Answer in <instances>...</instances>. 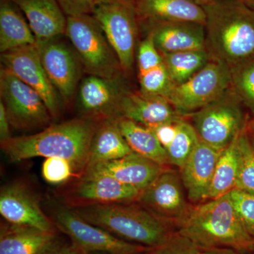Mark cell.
Wrapping results in <instances>:
<instances>
[{
    "instance_id": "6da1fadb",
    "label": "cell",
    "mask_w": 254,
    "mask_h": 254,
    "mask_svg": "<svg viewBox=\"0 0 254 254\" xmlns=\"http://www.w3.org/2000/svg\"><path fill=\"white\" fill-rule=\"evenodd\" d=\"M100 121L86 117L68 120L29 136H12L1 142V148L12 162L38 157L66 159L81 177L88 165L92 139Z\"/></svg>"
},
{
    "instance_id": "7a4b0ae2",
    "label": "cell",
    "mask_w": 254,
    "mask_h": 254,
    "mask_svg": "<svg viewBox=\"0 0 254 254\" xmlns=\"http://www.w3.org/2000/svg\"><path fill=\"white\" fill-rule=\"evenodd\" d=\"M205 14V50L230 67L254 57V11L242 0H213Z\"/></svg>"
},
{
    "instance_id": "3957f363",
    "label": "cell",
    "mask_w": 254,
    "mask_h": 254,
    "mask_svg": "<svg viewBox=\"0 0 254 254\" xmlns=\"http://www.w3.org/2000/svg\"><path fill=\"white\" fill-rule=\"evenodd\" d=\"M176 232L190 239L199 250L230 248L247 254L254 245V237L245 228L230 193L193 205Z\"/></svg>"
},
{
    "instance_id": "277c9868",
    "label": "cell",
    "mask_w": 254,
    "mask_h": 254,
    "mask_svg": "<svg viewBox=\"0 0 254 254\" xmlns=\"http://www.w3.org/2000/svg\"><path fill=\"white\" fill-rule=\"evenodd\" d=\"M82 218L112 235L150 250L161 247L176 232L137 202L71 208Z\"/></svg>"
},
{
    "instance_id": "5b68a950",
    "label": "cell",
    "mask_w": 254,
    "mask_h": 254,
    "mask_svg": "<svg viewBox=\"0 0 254 254\" xmlns=\"http://www.w3.org/2000/svg\"><path fill=\"white\" fill-rule=\"evenodd\" d=\"M246 108L230 88L218 100L187 116L200 141L222 151L245 130Z\"/></svg>"
},
{
    "instance_id": "8992f818",
    "label": "cell",
    "mask_w": 254,
    "mask_h": 254,
    "mask_svg": "<svg viewBox=\"0 0 254 254\" xmlns=\"http://www.w3.org/2000/svg\"><path fill=\"white\" fill-rule=\"evenodd\" d=\"M65 35L86 72L108 78L120 76L118 57L93 14L67 16Z\"/></svg>"
},
{
    "instance_id": "52a82bcc",
    "label": "cell",
    "mask_w": 254,
    "mask_h": 254,
    "mask_svg": "<svg viewBox=\"0 0 254 254\" xmlns=\"http://www.w3.org/2000/svg\"><path fill=\"white\" fill-rule=\"evenodd\" d=\"M231 88V69L212 59L192 77L172 88L166 99L180 115L187 117L215 100Z\"/></svg>"
},
{
    "instance_id": "ba28073f",
    "label": "cell",
    "mask_w": 254,
    "mask_h": 254,
    "mask_svg": "<svg viewBox=\"0 0 254 254\" xmlns=\"http://www.w3.org/2000/svg\"><path fill=\"white\" fill-rule=\"evenodd\" d=\"M118 57L124 71L134 62L138 17L131 0H112L102 3L93 13Z\"/></svg>"
},
{
    "instance_id": "9c48e42d",
    "label": "cell",
    "mask_w": 254,
    "mask_h": 254,
    "mask_svg": "<svg viewBox=\"0 0 254 254\" xmlns=\"http://www.w3.org/2000/svg\"><path fill=\"white\" fill-rule=\"evenodd\" d=\"M53 220L71 240V243L86 253L105 252L113 254H136L153 250L119 239L101 227L82 218L71 207H58L53 212Z\"/></svg>"
},
{
    "instance_id": "30bf717a",
    "label": "cell",
    "mask_w": 254,
    "mask_h": 254,
    "mask_svg": "<svg viewBox=\"0 0 254 254\" xmlns=\"http://www.w3.org/2000/svg\"><path fill=\"white\" fill-rule=\"evenodd\" d=\"M0 95L10 123L15 128H42L53 120L41 95L2 66L0 70Z\"/></svg>"
},
{
    "instance_id": "8fae6325",
    "label": "cell",
    "mask_w": 254,
    "mask_h": 254,
    "mask_svg": "<svg viewBox=\"0 0 254 254\" xmlns=\"http://www.w3.org/2000/svg\"><path fill=\"white\" fill-rule=\"evenodd\" d=\"M136 202L173 225L175 230L193 207L187 198L180 170L173 168L164 170L149 186L141 190Z\"/></svg>"
},
{
    "instance_id": "7c38bea8",
    "label": "cell",
    "mask_w": 254,
    "mask_h": 254,
    "mask_svg": "<svg viewBox=\"0 0 254 254\" xmlns=\"http://www.w3.org/2000/svg\"><path fill=\"white\" fill-rule=\"evenodd\" d=\"M1 66L41 95L53 119L60 116L63 98L43 67L36 44L1 53Z\"/></svg>"
},
{
    "instance_id": "4fadbf2b",
    "label": "cell",
    "mask_w": 254,
    "mask_h": 254,
    "mask_svg": "<svg viewBox=\"0 0 254 254\" xmlns=\"http://www.w3.org/2000/svg\"><path fill=\"white\" fill-rule=\"evenodd\" d=\"M141 190L127 186L113 177L86 170L64 195L65 205L71 208L93 205L136 202Z\"/></svg>"
},
{
    "instance_id": "5bb4252c",
    "label": "cell",
    "mask_w": 254,
    "mask_h": 254,
    "mask_svg": "<svg viewBox=\"0 0 254 254\" xmlns=\"http://www.w3.org/2000/svg\"><path fill=\"white\" fill-rule=\"evenodd\" d=\"M60 37L37 41L36 46L50 81L63 100L68 101L79 83L83 65L74 49Z\"/></svg>"
},
{
    "instance_id": "9a60e30c",
    "label": "cell",
    "mask_w": 254,
    "mask_h": 254,
    "mask_svg": "<svg viewBox=\"0 0 254 254\" xmlns=\"http://www.w3.org/2000/svg\"><path fill=\"white\" fill-rule=\"evenodd\" d=\"M128 91L120 76L108 78L90 75L79 86L80 109L86 118L116 120L120 118V104Z\"/></svg>"
},
{
    "instance_id": "2e32d148",
    "label": "cell",
    "mask_w": 254,
    "mask_h": 254,
    "mask_svg": "<svg viewBox=\"0 0 254 254\" xmlns=\"http://www.w3.org/2000/svg\"><path fill=\"white\" fill-rule=\"evenodd\" d=\"M0 214L8 223L55 232L54 222L43 211L36 197L20 184L1 187Z\"/></svg>"
},
{
    "instance_id": "e0dca14e",
    "label": "cell",
    "mask_w": 254,
    "mask_h": 254,
    "mask_svg": "<svg viewBox=\"0 0 254 254\" xmlns=\"http://www.w3.org/2000/svg\"><path fill=\"white\" fill-rule=\"evenodd\" d=\"M220 152L199 141L180 170L187 198L192 205L208 200Z\"/></svg>"
},
{
    "instance_id": "ac0fdd59",
    "label": "cell",
    "mask_w": 254,
    "mask_h": 254,
    "mask_svg": "<svg viewBox=\"0 0 254 254\" xmlns=\"http://www.w3.org/2000/svg\"><path fill=\"white\" fill-rule=\"evenodd\" d=\"M120 116L151 129L185 117L165 98L130 91H127L122 100Z\"/></svg>"
},
{
    "instance_id": "d6986e66",
    "label": "cell",
    "mask_w": 254,
    "mask_h": 254,
    "mask_svg": "<svg viewBox=\"0 0 254 254\" xmlns=\"http://www.w3.org/2000/svg\"><path fill=\"white\" fill-rule=\"evenodd\" d=\"M167 168L133 152L123 158L87 167L85 171L105 174L141 191Z\"/></svg>"
},
{
    "instance_id": "ffe728a7",
    "label": "cell",
    "mask_w": 254,
    "mask_h": 254,
    "mask_svg": "<svg viewBox=\"0 0 254 254\" xmlns=\"http://www.w3.org/2000/svg\"><path fill=\"white\" fill-rule=\"evenodd\" d=\"M155 46L161 54L205 50V26L176 21L149 23Z\"/></svg>"
},
{
    "instance_id": "44dd1931",
    "label": "cell",
    "mask_w": 254,
    "mask_h": 254,
    "mask_svg": "<svg viewBox=\"0 0 254 254\" xmlns=\"http://www.w3.org/2000/svg\"><path fill=\"white\" fill-rule=\"evenodd\" d=\"M138 19L148 23L161 22L205 23L201 5L194 0H131Z\"/></svg>"
},
{
    "instance_id": "7402d4cb",
    "label": "cell",
    "mask_w": 254,
    "mask_h": 254,
    "mask_svg": "<svg viewBox=\"0 0 254 254\" xmlns=\"http://www.w3.org/2000/svg\"><path fill=\"white\" fill-rule=\"evenodd\" d=\"M22 11L37 41L65 34L66 15L57 0H10Z\"/></svg>"
},
{
    "instance_id": "603a6c76",
    "label": "cell",
    "mask_w": 254,
    "mask_h": 254,
    "mask_svg": "<svg viewBox=\"0 0 254 254\" xmlns=\"http://www.w3.org/2000/svg\"><path fill=\"white\" fill-rule=\"evenodd\" d=\"M56 241L55 232L7 222L1 226L0 254H41Z\"/></svg>"
},
{
    "instance_id": "cb8c5ba5",
    "label": "cell",
    "mask_w": 254,
    "mask_h": 254,
    "mask_svg": "<svg viewBox=\"0 0 254 254\" xmlns=\"http://www.w3.org/2000/svg\"><path fill=\"white\" fill-rule=\"evenodd\" d=\"M33 34L22 11L10 0L0 4V51L1 53L21 47L36 44Z\"/></svg>"
},
{
    "instance_id": "d4e9b609",
    "label": "cell",
    "mask_w": 254,
    "mask_h": 254,
    "mask_svg": "<svg viewBox=\"0 0 254 254\" xmlns=\"http://www.w3.org/2000/svg\"><path fill=\"white\" fill-rule=\"evenodd\" d=\"M117 120L100 122L92 139L87 167L117 160L133 153L119 128Z\"/></svg>"
},
{
    "instance_id": "484cf974",
    "label": "cell",
    "mask_w": 254,
    "mask_h": 254,
    "mask_svg": "<svg viewBox=\"0 0 254 254\" xmlns=\"http://www.w3.org/2000/svg\"><path fill=\"white\" fill-rule=\"evenodd\" d=\"M117 122L124 138L133 153L150 159L165 168H172L166 150L158 141L153 129L128 119L120 118Z\"/></svg>"
},
{
    "instance_id": "4316f807",
    "label": "cell",
    "mask_w": 254,
    "mask_h": 254,
    "mask_svg": "<svg viewBox=\"0 0 254 254\" xmlns=\"http://www.w3.org/2000/svg\"><path fill=\"white\" fill-rule=\"evenodd\" d=\"M161 55L175 86L190 79L211 60L206 50Z\"/></svg>"
},
{
    "instance_id": "83f0119b",
    "label": "cell",
    "mask_w": 254,
    "mask_h": 254,
    "mask_svg": "<svg viewBox=\"0 0 254 254\" xmlns=\"http://www.w3.org/2000/svg\"><path fill=\"white\" fill-rule=\"evenodd\" d=\"M237 138L231 144L220 152L208 192V200L215 199L227 194L236 187Z\"/></svg>"
},
{
    "instance_id": "f1b7e54d",
    "label": "cell",
    "mask_w": 254,
    "mask_h": 254,
    "mask_svg": "<svg viewBox=\"0 0 254 254\" xmlns=\"http://www.w3.org/2000/svg\"><path fill=\"white\" fill-rule=\"evenodd\" d=\"M199 141L187 117L179 120L176 133L170 144L165 148L170 166L181 170Z\"/></svg>"
},
{
    "instance_id": "f546056e",
    "label": "cell",
    "mask_w": 254,
    "mask_h": 254,
    "mask_svg": "<svg viewBox=\"0 0 254 254\" xmlns=\"http://www.w3.org/2000/svg\"><path fill=\"white\" fill-rule=\"evenodd\" d=\"M230 69L232 90L254 118V57Z\"/></svg>"
},
{
    "instance_id": "4dcf8cb0",
    "label": "cell",
    "mask_w": 254,
    "mask_h": 254,
    "mask_svg": "<svg viewBox=\"0 0 254 254\" xmlns=\"http://www.w3.org/2000/svg\"><path fill=\"white\" fill-rule=\"evenodd\" d=\"M237 176L235 189L254 193V152L245 128L236 141Z\"/></svg>"
},
{
    "instance_id": "1f68e13d",
    "label": "cell",
    "mask_w": 254,
    "mask_h": 254,
    "mask_svg": "<svg viewBox=\"0 0 254 254\" xmlns=\"http://www.w3.org/2000/svg\"><path fill=\"white\" fill-rule=\"evenodd\" d=\"M140 92L150 96L166 98L175 86L164 63L150 71L139 73Z\"/></svg>"
},
{
    "instance_id": "d6a6232c",
    "label": "cell",
    "mask_w": 254,
    "mask_h": 254,
    "mask_svg": "<svg viewBox=\"0 0 254 254\" xmlns=\"http://www.w3.org/2000/svg\"><path fill=\"white\" fill-rule=\"evenodd\" d=\"M76 175H78L76 168L66 159L46 158L42 165V176L51 185L65 183Z\"/></svg>"
},
{
    "instance_id": "836d02e7",
    "label": "cell",
    "mask_w": 254,
    "mask_h": 254,
    "mask_svg": "<svg viewBox=\"0 0 254 254\" xmlns=\"http://www.w3.org/2000/svg\"><path fill=\"white\" fill-rule=\"evenodd\" d=\"M230 193L234 206L245 228L254 237V193L237 189L232 190Z\"/></svg>"
},
{
    "instance_id": "e575fe53",
    "label": "cell",
    "mask_w": 254,
    "mask_h": 254,
    "mask_svg": "<svg viewBox=\"0 0 254 254\" xmlns=\"http://www.w3.org/2000/svg\"><path fill=\"white\" fill-rule=\"evenodd\" d=\"M139 73L158 67L163 63V58L155 46L153 34H148L140 43L137 54Z\"/></svg>"
},
{
    "instance_id": "d590c367",
    "label": "cell",
    "mask_w": 254,
    "mask_h": 254,
    "mask_svg": "<svg viewBox=\"0 0 254 254\" xmlns=\"http://www.w3.org/2000/svg\"><path fill=\"white\" fill-rule=\"evenodd\" d=\"M153 252L155 254H198L199 248L190 239L175 232L163 245L153 250Z\"/></svg>"
},
{
    "instance_id": "8d00e7d4",
    "label": "cell",
    "mask_w": 254,
    "mask_h": 254,
    "mask_svg": "<svg viewBox=\"0 0 254 254\" xmlns=\"http://www.w3.org/2000/svg\"><path fill=\"white\" fill-rule=\"evenodd\" d=\"M63 12L67 16L93 14L102 3L112 0H57Z\"/></svg>"
},
{
    "instance_id": "74e56055",
    "label": "cell",
    "mask_w": 254,
    "mask_h": 254,
    "mask_svg": "<svg viewBox=\"0 0 254 254\" xmlns=\"http://www.w3.org/2000/svg\"><path fill=\"white\" fill-rule=\"evenodd\" d=\"M180 119H179V120H180ZM178 120L170 123L164 124V125H160V126L153 129L155 135H156L157 138H158V141H160L165 149L170 144V143L173 141L175 133H176L177 123Z\"/></svg>"
},
{
    "instance_id": "f35d334b",
    "label": "cell",
    "mask_w": 254,
    "mask_h": 254,
    "mask_svg": "<svg viewBox=\"0 0 254 254\" xmlns=\"http://www.w3.org/2000/svg\"><path fill=\"white\" fill-rule=\"evenodd\" d=\"M41 254H87V253L76 246L73 245L72 243L66 245V244L60 243L56 241Z\"/></svg>"
},
{
    "instance_id": "ab89813d",
    "label": "cell",
    "mask_w": 254,
    "mask_h": 254,
    "mask_svg": "<svg viewBox=\"0 0 254 254\" xmlns=\"http://www.w3.org/2000/svg\"><path fill=\"white\" fill-rule=\"evenodd\" d=\"M10 121L6 108L2 102L0 101V140L1 142L6 141L11 138L10 132Z\"/></svg>"
},
{
    "instance_id": "60d3db41",
    "label": "cell",
    "mask_w": 254,
    "mask_h": 254,
    "mask_svg": "<svg viewBox=\"0 0 254 254\" xmlns=\"http://www.w3.org/2000/svg\"><path fill=\"white\" fill-rule=\"evenodd\" d=\"M198 254H246L230 248H211L199 250Z\"/></svg>"
},
{
    "instance_id": "b9f144b4",
    "label": "cell",
    "mask_w": 254,
    "mask_h": 254,
    "mask_svg": "<svg viewBox=\"0 0 254 254\" xmlns=\"http://www.w3.org/2000/svg\"><path fill=\"white\" fill-rule=\"evenodd\" d=\"M245 132L254 152V118H250L245 127Z\"/></svg>"
},
{
    "instance_id": "7bdbcfd3",
    "label": "cell",
    "mask_w": 254,
    "mask_h": 254,
    "mask_svg": "<svg viewBox=\"0 0 254 254\" xmlns=\"http://www.w3.org/2000/svg\"><path fill=\"white\" fill-rule=\"evenodd\" d=\"M242 1L254 11V0H242Z\"/></svg>"
},
{
    "instance_id": "ee69618b",
    "label": "cell",
    "mask_w": 254,
    "mask_h": 254,
    "mask_svg": "<svg viewBox=\"0 0 254 254\" xmlns=\"http://www.w3.org/2000/svg\"><path fill=\"white\" fill-rule=\"evenodd\" d=\"M194 1L198 4L202 5L208 3L209 1H213V0H194Z\"/></svg>"
},
{
    "instance_id": "f6af8a7d",
    "label": "cell",
    "mask_w": 254,
    "mask_h": 254,
    "mask_svg": "<svg viewBox=\"0 0 254 254\" xmlns=\"http://www.w3.org/2000/svg\"><path fill=\"white\" fill-rule=\"evenodd\" d=\"M136 254H155L154 252H153V250H148L145 251V252H140V253Z\"/></svg>"
},
{
    "instance_id": "bcb514c9",
    "label": "cell",
    "mask_w": 254,
    "mask_h": 254,
    "mask_svg": "<svg viewBox=\"0 0 254 254\" xmlns=\"http://www.w3.org/2000/svg\"><path fill=\"white\" fill-rule=\"evenodd\" d=\"M87 254H113L105 253V252H90V253H87Z\"/></svg>"
},
{
    "instance_id": "7dc6e473",
    "label": "cell",
    "mask_w": 254,
    "mask_h": 254,
    "mask_svg": "<svg viewBox=\"0 0 254 254\" xmlns=\"http://www.w3.org/2000/svg\"><path fill=\"white\" fill-rule=\"evenodd\" d=\"M246 254H254V245L253 248L252 249V250H251L250 252H248V253Z\"/></svg>"
}]
</instances>
